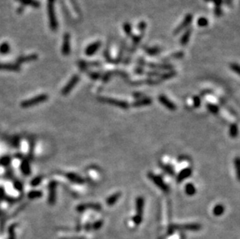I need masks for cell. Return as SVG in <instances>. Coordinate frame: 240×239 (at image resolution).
I'll return each mask as SVG.
<instances>
[{
    "mask_svg": "<svg viewBox=\"0 0 240 239\" xmlns=\"http://www.w3.org/2000/svg\"><path fill=\"white\" fill-rule=\"evenodd\" d=\"M173 229H185V230L198 231L201 228V225L198 224H186L182 225H174Z\"/></svg>",
    "mask_w": 240,
    "mask_h": 239,
    "instance_id": "10",
    "label": "cell"
},
{
    "mask_svg": "<svg viewBox=\"0 0 240 239\" xmlns=\"http://www.w3.org/2000/svg\"><path fill=\"white\" fill-rule=\"evenodd\" d=\"M9 51H10V47L8 43H2L0 45V53L2 55H6L9 53Z\"/></svg>",
    "mask_w": 240,
    "mask_h": 239,
    "instance_id": "26",
    "label": "cell"
},
{
    "mask_svg": "<svg viewBox=\"0 0 240 239\" xmlns=\"http://www.w3.org/2000/svg\"><path fill=\"white\" fill-rule=\"evenodd\" d=\"M162 167H163V169H164L165 171L166 172V173H169V174H170V175H173V174H174V172H173V168H172L171 166H169V165H162Z\"/></svg>",
    "mask_w": 240,
    "mask_h": 239,
    "instance_id": "36",
    "label": "cell"
},
{
    "mask_svg": "<svg viewBox=\"0 0 240 239\" xmlns=\"http://www.w3.org/2000/svg\"><path fill=\"white\" fill-rule=\"evenodd\" d=\"M204 1L207 2H213L215 4V6H217V8H220V6H222V2L223 0H204Z\"/></svg>",
    "mask_w": 240,
    "mask_h": 239,
    "instance_id": "42",
    "label": "cell"
},
{
    "mask_svg": "<svg viewBox=\"0 0 240 239\" xmlns=\"http://www.w3.org/2000/svg\"><path fill=\"white\" fill-rule=\"evenodd\" d=\"M185 192L188 196L194 195L195 193H196V189H195V186H193L192 183H188V184L186 185Z\"/></svg>",
    "mask_w": 240,
    "mask_h": 239,
    "instance_id": "22",
    "label": "cell"
},
{
    "mask_svg": "<svg viewBox=\"0 0 240 239\" xmlns=\"http://www.w3.org/2000/svg\"><path fill=\"white\" fill-rule=\"evenodd\" d=\"M3 195H4V191H3L2 189H0V199L2 198Z\"/></svg>",
    "mask_w": 240,
    "mask_h": 239,
    "instance_id": "48",
    "label": "cell"
},
{
    "mask_svg": "<svg viewBox=\"0 0 240 239\" xmlns=\"http://www.w3.org/2000/svg\"><path fill=\"white\" fill-rule=\"evenodd\" d=\"M224 211H225V207H224L223 205L222 204L216 205L214 207V209H213V213H214V215H215V216L217 217L221 216V215L223 214Z\"/></svg>",
    "mask_w": 240,
    "mask_h": 239,
    "instance_id": "21",
    "label": "cell"
},
{
    "mask_svg": "<svg viewBox=\"0 0 240 239\" xmlns=\"http://www.w3.org/2000/svg\"><path fill=\"white\" fill-rule=\"evenodd\" d=\"M192 174V169L190 168H184V170L180 172V173L178 174L177 176V182L178 183H181L182 181H184V179H186L187 178H188L190 175Z\"/></svg>",
    "mask_w": 240,
    "mask_h": 239,
    "instance_id": "13",
    "label": "cell"
},
{
    "mask_svg": "<svg viewBox=\"0 0 240 239\" xmlns=\"http://www.w3.org/2000/svg\"><path fill=\"white\" fill-rule=\"evenodd\" d=\"M143 210H144V199L140 197L136 200V211H137V215L142 217Z\"/></svg>",
    "mask_w": 240,
    "mask_h": 239,
    "instance_id": "17",
    "label": "cell"
},
{
    "mask_svg": "<svg viewBox=\"0 0 240 239\" xmlns=\"http://www.w3.org/2000/svg\"><path fill=\"white\" fill-rule=\"evenodd\" d=\"M230 67H231L232 70H233V71L236 72L237 74H239V65H238V64L233 63V64H231Z\"/></svg>",
    "mask_w": 240,
    "mask_h": 239,
    "instance_id": "40",
    "label": "cell"
},
{
    "mask_svg": "<svg viewBox=\"0 0 240 239\" xmlns=\"http://www.w3.org/2000/svg\"><path fill=\"white\" fill-rule=\"evenodd\" d=\"M193 104H194L195 107H198L201 104V99L199 96H194L193 97Z\"/></svg>",
    "mask_w": 240,
    "mask_h": 239,
    "instance_id": "41",
    "label": "cell"
},
{
    "mask_svg": "<svg viewBox=\"0 0 240 239\" xmlns=\"http://www.w3.org/2000/svg\"><path fill=\"white\" fill-rule=\"evenodd\" d=\"M20 69V68L18 65L0 63V70H6V71H19Z\"/></svg>",
    "mask_w": 240,
    "mask_h": 239,
    "instance_id": "14",
    "label": "cell"
},
{
    "mask_svg": "<svg viewBox=\"0 0 240 239\" xmlns=\"http://www.w3.org/2000/svg\"><path fill=\"white\" fill-rule=\"evenodd\" d=\"M22 4L29 5V6H33V7H39L40 3L36 0H19Z\"/></svg>",
    "mask_w": 240,
    "mask_h": 239,
    "instance_id": "24",
    "label": "cell"
},
{
    "mask_svg": "<svg viewBox=\"0 0 240 239\" xmlns=\"http://www.w3.org/2000/svg\"><path fill=\"white\" fill-rule=\"evenodd\" d=\"M66 177H67L70 181L72 182V183H77V184H83L84 183V179L79 176H78V175L75 174V173H67V174H66Z\"/></svg>",
    "mask_w": 240,
    "mask_h": 239,
    "instance_id": "16",
    "label": "cell"
},
{
    "mask_svg": "<svg viewBox=\"0 0 240 239\" xmlns=\"http://www.w3.org/2000/svg\"><path fill=\"white\" fill-rule=\"evenodd\" d=\"M48 99V95H46V94H42V95H39L38 96L34 97V98L31 99V100H27L26 101H23L21 103V106L23 108H27L31 107V106H35V105H37L39 103H44V101Z\"/></svg>",
    "mask_w": 240,
    "mask_h": 239,
    "instance_id": "1",
    "label": "cell"
},
{
    "mask_svg": "<svg viewBox=\"0 0 240 239\" xmlns=\"http://www.w3.org/2000/svg\"><path fill=\"white\" fill-rule=\"evenodd\" d=\"M56 186L57 183L55 182H51L49 185V203L51 205L55 204L56 200Z\"/></svg>",
    "mask_w": 240,
    "mask_h": 239,
    "instance_id": "8",
    "label": "cell"
},
{
    "mask_svg": "<svg viewBox=\"0 0 240 239\" xmlns=\"http://www.w3.org/2000/svg\"><path fill=\"white\" fill-rule=\"evenodd\" d=\"M159 100L160 103L163 105L164 106H166L168 110L172 111H174L176 110V106L171 101L169 100L166 95H160L159 96Z\"/></svg>",
    "mask_w": 240,
    "mask_h": 239,
    "instance_id": "7",
    "label": "cell"
},
{
    "mask_svg": "<svg viewBox=\"0 0 240 239\" xmlns=\"http://www.w3.org/2000/svg\"><path fill=\"white\" fill-rule=\"evenodd\" d=\"M148 176H149V179L152 180L159 188H160L163 192H168V191H169V187H168L167 185L164 183V181H163V179H162L160 176L155 175L154 173H149Z\"/></svg>",
    "mask_w": 240,
    "mask_h": 239,
    "instance_id": "4",
    "label": "cell"
},
{
    "mask_svg": "<svg viewBox=\"0 0 240 239\" xmlns=\"http://www.w3.org/2000/svg\"><path fill=\"white\" fill-rule=\"evenodd\" d=\"M192 20H193V16H192L191 14H187L185 17V18L184 19V20L182 21V23H181L175 29L174 31H173V34H178V33H180L183 30L187 28V27L192 23Z\"/></svg>",
    "mask_w": 240,
    "mask_h": 239,
    "instance_id": "5",
    "label": "cell"
},
{
    "mask_svg": "<svg viewBox=\"0 0 240 239\" xmlns=\"http://www.w3.org/2000/svg\"><path fill=\"white\" fill-rule=\"evenodd\" d=\"M99 100L102 103L117 106V107H120L121 109L126 110L128 108V103H126L125 101H123V100H116V99L114 98H108V97H100V98H99Z\"/></svg>",
    "mask_w": 240,
    "mask_h": 239,
    "instance_id": "3",
    "label": "cell"
},
{
    "mask_svg": "<svg viewBox=\"0 0 240 239\" xmlns=\"http://www.w3.org/2000/svg\"><path fill=\"white\" fill-rule=\"evenodd\" d=\"M141 36H135L134 38H133V44H134V45H136V44H138V43L140 42V41H141Z\"/></svg>",
    "mask_w": 240,
    "mask_h": 239,
    "instance_id": "45",
    "label": "cell"
},
{
    "mask_svg": "<svg viewBox=\"0 0 240 239\" xmlns=\"http://www.w3.org/2000/svg\"><path fill=\"white\" fill-rule=\"evenodd\" d=\"M160 49L159 47H151V48L146 49V53L150 55H156L159 53Z\"/></svg>",
    "mask_w": 240,
    "mask_h": 239,
    "instance_id": "32",
    "label": "cell"
},
{
    "mask_svg": "<svg viewBox=\"0 0 240 239\" xmlns=\"http://www.w3.org/2000/svg\"><path fill=\"white\" fill-rule=\"evenodd\" d=\"M42 179H43L42 176H38V177L35 178V179H34L32 181H31V185H32L33 186H37V185L40 184V183H41Z\"/></svg>",
    "mask_w": 240,
    "mask_h": 239,
    "instance_id": "37",
    "label": "cell"
},
{
    "mask_svg": "<svg viewBox=\"0 0 240 239\" xmlns=\"http://www.w3.org/2000/svg\"><path fill=\"white\" fill-rule=\"evenodd\" d=\"M90 78H92V79H99L100 76L99 73H96V72H91L90 74Z\"/></svg>",
    "mask_w": 240,
    "mask_h": 239,
    "instance_id": "46",
    "label": "cell"
},
{
    "mask_svg": "<svg viewBox=\"0 0 240 239\" xmlns=\"http://www.w3.org/2000/svg\"><path fill=\"white\" fill-rule=\"evenodd\" d=\"M101 47V42L100 41H96V42L93 43V44H90L88 47L86 48L85 53L86 55H88V56H91L93 55L98 50L100 49V47Z\"/></svg>",
    "mask_w": 240,
    "mask_h": 239,
    "instance_id": "9",
    "label": "cell"
},
{
    "mask_svg": "<svg viewBox=\"0 0 240 239\" xmlns=\"http://www.w3.org/2000/svg\"><path fill=\"white\" fill-rule=\"evenodd\" d=\"M87 209H93L96 210H100L101 206L98 203H86V204L79 205L77 207V210L79 211H83Z\"/></svg>",
    "mask_w": 240,
    "mask_h": 239,
    "instance_id": "12",
    "label": "cell"
},
{
    "mask_svg": "<svg viewBox=\"0 0 240 239\" xmlns=\"http://www.w3.org/2000/svg\"><path fill=\"white\" fill-rule=\"evenodd\" d=\"M198 25L201 27H204L208 25V20L205 17H200L198 20Z\"/></svg>",
    "mask_w": 240,
    "mask_h": 239,
    "instance_id": "31",
    "label": "cell"
},
{
    "mask_svg": "<svg viewBox=\"0 0 240 239\" xmlns=\"http://www.w3.org/2000/svg\"><path fill=\"white\" fill-rule=\"evenodd\" d=\"M55 0H48V4H47L50 26L51 30H56L57 27H58V23H57L56 17H55Z\"/></svg>",
    "mask_w": 240,
    "mask_h": 239,
    "instance_id": "2",
    "label": "cell"
},
{
    "mask_svg": "<svg viewBox=\"0 0 240 239\" xmlns=\"http://www.w3.org/2000/svg\"><path fill=\"white\" fill-rule=\"evenodd\" d=\"M37 56L36 55H31L29 56H25V57H21L18 59V63H22V62H27V61H31L36 60Z\"/></svg>",
    "mask_w": 240,
    "mask_h": 239,
    "instance_id": "25",
    "label": "cell"
},
{
    "mask_svg": "<svg viewBox=\"0 0 240 239\" xmlns=\"http://www.w3.org/2000/svg\"><path fill=\"white\" fill-rule=\"evenodd\" d=\"M146 28V23L144 22H141V23L138 24V29H139L141 31H144Z\"/></svg>",
    "mask_w": 240,
    "mask_h": 239,
    "instance_id": "44",
    "label": "cell"
},
{
    "mask_svg": "<svg viewBox=\"0 0 240 239\" xmlns=\"http://www.w3.org/2000/svg\"><path fill=\"white\" fill-rule=\"evenodd\" d=\"M239 158H236L235 159V166H236V174H237V178L238 179H239Z\"/></svg>",
    "mask_w": 240,
    "mask_h": 239,
    "instance_id": "35",
    "label": "cell"
},
{
    "mask_svg": "<svg viewBox=\"0 0 240 239\" xmlns=\"http://www.w3.org/2000/svg\"><path fill=\"white\" fill-rule=\"evenodd\" d=\"M133 221L135 224H141V221H142V217L139 216V215H135V216L133 217L132 218Z\"/></svg>",
    "mask_w": 240,
    "mask_h": 239,
    "instance_id": "39",
    "label": "cell"
},
{
    "mask_svg": "<svg viewBox=\"0 0 240 239\" xmlns=\"http://www.w3.org/2000/svg\"><path fill=\"white\" fill-rule=\"evenodd\" d=\"M144 65H145L146 66L149 67V68H154V69L171 70L172 68H173V66L170 65H159V64H153V63H144Z\"/></svg>",
    "mask_w": 240,
    "mask_h": 239,
    "instance_id": "15",
    "label": "cell"
},
{
    "mask_svg": "<svg viewBox=\"0 0 240 239\" xmlns=\"http://www.w3.org/2000/svg\"><path fill=\"white\" fill-rule=\"evenodd\" d=\"M41 197H42V193L41 191H31L28 194V198L31 200H34V199L39 198Z\"/></svg>",
    "mask_w": 240,
    "mask_h": 239,
    "instance_id": "27",
    "label": "cell"
},
{
    "mask_svg": "<svg viewBox=\"0 0 240 239\" xmlns=\"http://www.w3.org/2000/svg\"><path fill=\"white\" fill-rule=\"evenodd\" d=\"M102 224H103L102 221H96V223H94L93 227L95 229V230H98V229L100 228L101 226H102Z\"/></svg>",
    "mask_w": 240,
    "mask_h": 239,
    "instance_id": "43",
    "label": "cell"
},
{
    "mask_svg": "<svg viewBox=\"0 0 240 239\" xmlns=\"http://www.w3.org/2000/svg\"><path fill=\"white\" fill-rule=\"evenodd\" d=\"M207 106H208V109L209 110L210 112H211L212 114H217V113L218 112V110H219L218 106L217 105H215V104H213V103H208Z\"/></svg>",
    "mask_w": 240,
    "mask_h": 239,
    "instance_id": "29",
    "label": "cell"
},
{
    "mask_svg": "<svg viewBox=\"0 0 240 239\" xmlns=\"http://www.w3.org/2000/svg\"><path fill=\"white\" fill-rule=\"evenodd\" d=\"M191 32L192 30L190 29V28H189V29L186 30L184 34L182 35L180 39V44H182V45H186V44L189 42V40H190V36H191Z\"/></svg>",
    "mask_w": 240,
    "mask_h": 239,
    "instance_id": "18",
    "label": "cell"
},
{
    "mask_svg": "<svg viewBox=\"0 0 240 239\" xmlns=\"http://www.w3.org/2000/svg\"><path fill=\"white\" fill-rule=\"evenodd\" d=\"M11 162V159L9 157H4L2 159H0V165H9V162Z\"/></svg>",
    "mask_w": 240,
    "mask_h": 239,
    "instance_id": "38",
    "label": "cell"
},
{
    "mask_svg": "<svg viewBox=\"0 0 240 239\" xmlns=\"http://www.w3.org/2000/svg\"><path fill=\"white\" fill-rule=\"evenodd\" d=\"M152 103V100L150 98H144L142 100H140L134 103V106L136 107L138 106H149Z\"/></svg>",
    "mask_w": 240,
    "mask_h": 239,
    "instance_id": "20",
    "label": "cell"
},
{
    "mask_svg": "<svg viewBox=\"0 0 240 239\" xmlns=\"http://www.w3.org/2000/svg\"><path fill=\"white\" fill-rule=\"evenodd\" d=\"M120 193H116L113 194V195H111L110 197H109L107 199H106V204H107L108 206H112V205H114V203H116V202L118 200V199L120 198Z\"/></svg>",
    "mask_w": 240,
    "mask_h": 239,
    "instance_id": "19",
    "label": "cell"
},
{
    "mask_svg": "<svg viewBox=\"0 0 240 239\" xmlns=\"http://www.w3.org/2000/svg\"><path fill=\"white\" fill-rule=\"evenodd\" d=\"M21 168H22V172H23V173H24L25 175L31 174V168H30V165L26 160L23 161V162H22Z\"/></svg>",
    "mask_w": 240,
    "mask_h": 239,
    "instance_id": "23",
    "label": "cell"
},
{
    "mask_svg": "<svg viewBox=\"0 0 240 239\" xmlns=\"http://www.w3.org/2000/svg\"><path fill=\"white\" fill-rule=\"evenodd\" d=\"M176 71H167V72L164 73V74L162 76V79H171V78H173V76H176Z\"/></svg>",
    "mask_w": 240,
    "mask_h": 239,
    "instance_id": "34",
    "label": "cell"
},
{
    "mask_svg": "<svg viewBox=\"0 0 240 239\" xmlns=\"http://www.w3.org/2000/svg\"><path fill=\"white\" fill-rule=\"evenodd\" d=\"M184 53H183L182 51H179V52H176V53H175V54H173V55H170V56L168 57V58H166V59H165V60L168 61V60L172 59V58H175V59H179V58H183V57H184Z\"/></svg>",
    "mask_w": 240,
    "mask_h": 239,
    "instance_id": "33",
    "label": "cell"
},
{
    "mask_svg": "<svg viewBox=\"0 0 240 239\" xmlns=\"http://www.w3.org/2000/svg\"><path fill=\"white\" fill-rule=\"evenodd\" d=\"M79 76H78V75H75V76L70 79V81L68 82L67 85L63 88L62 91H61V93H62L64 95H68V94L72 90V89L76 86V85L77 84V82H79Z\"/></svg>",
    "mask_w": 240,
    "mask_h": 239,
    "instance_id": "6",
    "label": "cell"
},
{
    "mask_svg": "<svg viewBox=\"0 0 240 239\" xmlns=\"http://www.w3.org/2000/svg\"><path fill=\"white\" fill-rule=\"evenodd\" d=\"M238 134V127L237 124H232L231 127H230V135L232 138H236Z\"/></svg>",
    "mask_w": 240,
    "mask_h": 239,
    "instance_id": "28",
    "label": "cell"
},
{
    "mask_svg": "<svg viewBox=\"0 0 240 239\" xmlns=\"http://www.w3.org/2000/svg\"><path fill=\"white\" fill-rule=\"evenodd\" d=\"M124 30L126 33L127 36L130 37L132 34V28H131V25L129 23H125L124 24Z\"/></svg>",
    "mask_w": 240,
    "mask_h": 239,
    "instance_id": "30",
    "label": "cell"
},
{
    "mask_svg": "<svg viewBox=\"0 0 240 239\" xmlns=\"http://www.w3.org/2000/svg\"><path fill=\"white\" fill-rule=\"evenodd\" d=\"M62 54L64 55H68L70 53V35L69 33H66L64 36V41L62 44Z\"/></svg>",
    "mask_w": 240,
    "mask_h": 239,
    "instance_id": "11",
    "label": "cell"
},
{
    "mask_svg": "<svg viewBox=\"0 0 240 239\" xmlns=\"http://www.w3.org/2000/svg\"><path fill=\"white\" fill-rule=\"evenodd\" d=\"M232 2V0H227V3H228V4H229V3H231Z\"/></svg>",
    "mask_w": 240,
    "mask_h": 239,
    "instance_id": "49",
    "label": "cell"
},
{
    "mask_svg": "<svg viewBox=\"0 0 240 239\" xmlns=\"http://www.w3.org/2000/svg\"><path fill=\"white\" fill-rule=\"evenodd\" d=\"M14 186H15L16 189H18V190H20V191L22 190V188H23V185H22L21 183H20L19 181L16 182L15 184H14Z\"/></svg>",
    "mask_w": 240,
    "mask_h": 239,
    "instance_id": "47",
    "label": "cell"
}]
</instances>
